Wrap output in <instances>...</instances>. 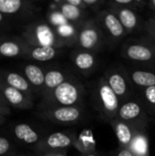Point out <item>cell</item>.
<instances>
[{
    "mask_svg": "<svg viewBox=\"0 0 155 156\" xmlns=\"http://www.w3.org/2000/svg\"><path fill=\"white\" fill-rule=\"evenodd\" d=\"M127 149L134 156H150L147 131L135 130L133 139Z\"/></svg>",
    "mask_w": 155,
    "mask_h": 156,
    "instance_id": "cell-24",
    "label": "cell"
},
{
    "mask_svg": "<svg viewBox=\"0 0 155 156\" xmlns=\"http://www.w3.org/2000/svg\"><path fill=\"white\" fill-rule=\"evenodd\" d=\"M21 37L32 47H54L63 48L68 46L59 37L55 27L43 19H36L23 26Z\"/></svg>",
    "mask_w": 155,
    "mask_h": 156,
    "instance_id": "cell-3",
    "label": "cell"
},
{
    "mask_svg": "<svg viewBox=\"0 0 155 156\" xmlns=\"http://www.w3.org/2000/svg\"><path fill=\"white\" fill-rule=\"evenodd\" d=\"M18 151V146L7 135H0V156H12Z\"/></svg>",
    "mask_w": 155,
    "mask_h": 156,
    "instance_id": "cell-27",
    "label": "cell"
},
{
    "mask_svg": "<svg viewBox=\"0 0 155 156\" xmlns=\"http://www.w3.org/2000/svg\"><path fill=\"white\" fill-rule=\"evenodd\" d=\"M70 60L75 69L83 76H89L97 67L96 54L79 48L70 52Z\"/></svg>",
    "mask_w": 155,
    "mask_h": 156,
    "instance_id": "cell-16",
    "label": "cell"
},
{
    "mask_svg": "<svg viewBox=\"0 0 155 156\" xmlns=\"http://www.w3.org/2000/svg\"><path fill=\"white\" fill-rule=\"evenodd\" d=\"M147 7L150 8L151 10H153V13H155V0H151L149 2H147Z\"/></svg>",
    "mask_w": 155,
    "mask_h": 156,
    "instance_id": "cell-36",
    "label": "cell"
},
{
    "mask_svg": "<svg viewBox=\"0 0 155 156\" xmlns=\"http://www.w3.org/2000/svg\"><path fill=\"white\" fill-rule=\"evenodd\" d=\"M83 2L87 11L94 14H97L100 10L104 9L103 5L107 6V1L103 0H83Z\"/></svg>",
    "mask_w": 155,
    "mask_h": 156,
    "instance_id": "cell-29",
    "label": "cell"
},
{
    "mask_svg": "<svg viewBox=\"0 0 155 156\" xmlns=\"http://www.w3.org/2000/svg\"><path fill=\"white\" fill-rule=\"evenodd\" d=\"M77 134L71 132H56L47 133L38 145L33 150L36 154L53 153V152H67L69 148L73 147Z\"/></svg>",
    "mask_w": 155,
    "mask_h": 156,
    "instance_id": "cell-11",
    "label": "cell"
},
{
    "mask_svg": "<svg viewBox=\"0 0 155 156\" xmlns=\"http://www.w3.org/2000/svg\"><path fill=\"white\" fill-rule=\"evenodd\" d=\"M122 56L129 60L136 62H155V45L150 42H129L122 46Z\"/></svg>",
    "mask_w": 155,
    "mask_h": 156,
    "instance_id": "cell-13",
    "label": "cell"
},
{
    "mask_svg": "<svg viewBox=\"0 0 155 156\" xmlns=\"http://www.w3.org/2000/svg\"><path fill=\"white\" fill-rule=\"evenodd\" d=\"M37 6L35 2L27 0H0V13L12 22L23 26L36 20Z\"/></svg>",
    "mask_w": 155,
    "mask_h": 156,
    "instance_id": "cell-6",
    "label": "cell"
},
{
    "mask_svg": "<svg viewBox=\"0 0 155 156\" xmlns=\"http://www.w3.org/2000/svg\"><path fill=\"white\" fill-rule=\"evenodd\" d=\"M11 23H13V22L7 16H5L2 13H0V29H2V28H5V29L7 28L11 25Z\"/></svg>",
    "mask_w": 155,
    "mask_h": 156,
    "instance_id": "cell-31",
    "label": "cell"
},
{
    "mask_svg": "<svg viewBox=\"0 0 155 156\" xmlns=\"http://www.w3.org/2000/svg\"><path fill=\"white\" fill-rule=\"evenodd\" d=\"M139 100L150 118L155 117V86L143 90Z\"/></svg>",
    "mask_w": 155,
    "mask_h": 156,
    "instance_id": "cell-26",
    "label": "cell"
},
{
    "mask_svg": "<svg viewBox=\"0 0 155 156\" xmlns=\"http://www.w3.org/2000/svg\"><path fill=\"white\" fill-rule=\"evenodd\" d=\"M115 156H116V155H115Z\"/></svg>",
    "mask_w": 155,
    "mask_h": 156,
    "instance_id": "cell-42",
    "label": "cell"
},
{
    "mask_svg": "<svg viewBox=\"0 0 155 156\" xmlns=\"http://www.w3.org/2000/svg\"><path fill=\"white\" fill-rule=\"evenodd\" d=\"M36 115L44 121L58 125H76L89 119L90 114L85 106L56 107L36 112Z\"/></svg>",
    "mask_w": 155,
    "mask_h": 156,
    "instance_id": "cell-5",
    "label": "cell"
},
{
    "mask_svg": "<svg viewBox=\"0 0 155 156\" xmlns=\"http://www.w3.org/2000/svg\"><path fill=\"white\" fill-rule=\"evenodd\" d=\"M75 74L69 69L60 68V67H53L45 70V84L43 94L41 96L44 97L51 90L58 87L60 84L73 77Z\"/></svg>",
    "mask_w": 155,
    "mask_h": 156,
    "instance_id": "cell-18",
    "label": "cell"
},
{
    "mask_svg": "<svg viewBox=\"0 0 155 156\" xmlns=\"http://www.w3.org/2000/svg\"><path fill=\"white\" fill-rule=\"evenodd\" d=\"M89 88L76 75L41 98L37 111L56 107L85 106Z\"/></svg>",
    "mask_w": 155,
    "mask_h": 156,
    "instance_id": "cell-1",
    "label": "cell"
},
{
    "mask_svg": "<svg viewBox=\"0 0 155 156\" xmlns=\"http://www.w3.org/2000/svg\"><path fill=\"white\" fill-rule=\"evenodd\" d=\"M129 79L133 87L142 91L144 89L155 86V72L143 69H128Z\"/></svg>",
    "mask_w": 155,
    "mask_h": 156,
    "instance_id": "cell-22",
    "label": "cell"
},
{
    "mask_svg": "<svg viewBox=\"0 0 155 156\" xmlns=\"http://www.w3.org/2000/svg\"><path fill=\"white\" fill-rule=\"evenodd\" d=\"M89 88V99L97 114L104 121L111 122L117 117L122 105L119 98L106 82L103 76L94 80Z\"/></svg>",
    "mask_w": 155,
    "mask_h": 156,
    "instance_id": "cell-2",
    "label": "cell"
},
{
    "mask_svg": "<svg viewBox=\"0 0 155 156\" xmlns=\"http://www.w3.org/2000/svg\"><path fill=\"white\" fill-rule=\"evenodd\" d=\"M12 156H37L35 153H22V152H16Z\"/></svg>",
    "mask_w": 155,
    "mask_h": 156,
    "instance_id": "cell-35",
    "label": "cell"
},
{
    "mask_svg": "<svg viewBox=\"0 0 155 156\" xmlns=\"http://www.w3.org/2000/svg\"><path fill=\"white\" fill-rule=\"evenodd\" d=\"M37 156H67V152H53V153L37 154Z\"/></svg>",
    "mask_w": 155,
    "mask_h": 156,
    "instance_id": "cell-34",
    "label": "cell"
},
{
    "mask_svg": "<svg viewBox=\"0 0 155 156\" xmlns=\"http://www.w3.org/2000/svg\"><path fill=\"white\" fill-rule=\"evenodd\" d=\"M152 17H153V18H155V13H153V16Z\"/></svg>",
    "mask_w": 155,
    "mask_h": 156,
    "instance_id": "cell-40",
    "label": "cell"
},
{
    "mask_svg": "<svg viewBox=\"0 0 155 156\" xmlns=\"http://www.w3.org/2000/svg\"><path fill=\"white\" fill-rule=\"evenodd\" d=\"M105 44H107L105 37L95 16L79 25L75 41L76 48L96 54L103 48Z\"/></svg>",
    "mask_w": 155,
    "mask_h": 156,
    "instance_id": "cell-4",
    "label": "cell"
},
{
    "mask_svg": "<svg viewBox=\"0 0 155 156\" xmlns=\"http://www.w3.org/2000/svg\"><path fill=\"white\" fill-rule=\"evenodd\" d=\"M48 133L34 127L27 122H13L8 126V135L17 146L34 150Z\"/></svg>",
    "mask_w": 155,
    "mask_h": 156,
    "instance_id": "cell-8",
    "label": "cell"
},
{
    "mask_svg": "<svg viewBox=\"0 0 155 156\" xmlns=\"http://www.w3.org/2000/svg\"><path fill=\"white\" fill-rule=\"evenodd\" d=\"M6 121V116H4V115H1L0 114V126H2Z\"/></svg>",
    "mask_w": 155,
    "mask_h": 156,
    "instance_id": "cell-39",
    "label": "cell"
},
{
    "mask_svg": "<svg viewBox=\"0 0 155 156\" xmlns=\"http://www.w3.org/2000/svg\"><path fill=\"white\" fill-rule=\"evenodd\" d=\"M22 75L33 89L34 94L42 96L45 84V69L37 64L28 63L21 67Z\"/></svg>",
    "mask_w": 155,
    "mask_h": 156,
    "instance_id": "cell-17",
    "label": "cell"
},
{
    "mask_svg": "<svg viewBox=\"0 0 155 156\" xmlns=\"http://www.w3.org/2000/svg\"><path fill=\"white\" fill-rule=\"evenodd\" d=\"M114 130L120 148H128L133 139L135 129L125 122L115 118L110 122Z\"/></svg>",
    "mask_w": 155,
    "mask_h": 156,
    "instance_id": "cell-23",
    "label": "cell"
},
{
    "mask_svg": "<svg viewBox=\"0 0 155 156\" xmlns=\"http://www.w3.org/2000/svg\"><path fill=\"white\" fill-rule=\"evenodd\" d=\"M58 11L62 15V16L70 24L74 26H79L85 20L89 19L90 17V12L84 9H81L79 7L69 5L66 3V1H61L58 5Z\"/></svg>",
    "mask_w": 155,
    "mask_h": 156,
    "instance_id": "cell-20",
    "label": "cell"
},
{
    "mask_svg": "<svg viewBox=\"0 0 155 156\" xmlns=\"http://www.w3.org/2000/svg\"><path fill=\"white\" fill-rule=\"evenodd\" d=\"M29 46L21 36L0 34V58H25Z\"/></svg>",
    "mask_w": 155,
    "mask_h": 156,
    "instance_id": "cell-12",
    "label": "cell"
},
{
    "mask_svg": "<svg viewBox=\"0 0 155 156\" xmlns=\"http://www.w3.org/2000/svg\"><path fill=\"white\" fill-rule=\"evenodd\" d=\"M116 156H134L129 149L127 148H120L118 151V154H116Z\"/></svg>",
    "mask_w": 155,
    "mask_h": 156,
    "instance_id": "cell-32",
    "label": "cell"
},
{
    "mask_svg": "<svg viewBox=\"0 0 155 156\" xmlns=\"http://www.w3.org/2000/svg\"><path fill=\"white\" fill-rule=\"evenodd\" d=\"M79 156H103L100 154H98L96 152H92V153H87V154H79Z\"/></svg>",
    "mask_w": 155,
    "mask_h": 156,
    "instance_id": "cell-38",
    "label": "cell"
},
{
    "mask_svg": "<svg viewBox=\"0 0 155 156\" xmlns=\"http://www.w3.org/2000/svg\"><path fill=\"white\" fill-rule=\"evenodd\" d=\"M0 105H2V106H8V107H10V106L8 105V103L6 102L5 99L4 98L3 94L1 93V91H0ZM10 108H11V107H10Z\"/></svg>",
    "mask_w": 155,
    "mask_h": 156,
    "instance_id": "cell-37",
    "label": "cell"
},
{
    "mask_svg": "<svg viewBox=\"0 0 155 156\" xmlns=\"http://www.w3.org/2000/svg\"><path fill=\"white\" fill-rule=\"evenodd\" d=\"M0 91L11 108L16 110H30L34 106V97L29 96L0 80Z\"/></svg>",
    "mask_w": 155,
    "mask_h": 156,
    "instance_id": "cell-15",
    "label": "cell"
},
{
    "mask_svg": "<svg viewBox=\"0 0 155 156\" xmlns=\"http://www.w3.org/2000/svg\"><path fill=\"white\" fill-rule=\"evenodd\" d=\"M73 147H75L80 154L96 152L95 142L90 131H83L79 135H78Z\"/></svg>",
    "mask_w": 155,
    "mask_h": 156,
    "instance_id": "cell-25",
    "label": "cell"
},
{
    "mask_svg": "<svg viewBox=\"0 0 155 156\" xmlns=\"http://www.w3.org/2000/svg\"><path fill=\"white\" fill-rule=\"evenodd\" d=\"M0 114L4 116H8L11 114V108L8 106H2L0 105Z\"/></svg>",
    "mask_w": 155,
    "mask_h": 156,
    "instance_id": "cell-33",
    "label": "cell"
},
{
    "mask_svg": "<svg viewBox=\"0 0 155 156\" xmlns=\"http://www.w3.org/2000/svg\"><path fill=\"white\" fill-rule=\"evenodd\" d=\"M144 30L148 36L150 42L155 45V18L150 17L144 23Z\"/></svg>",
    "mask_w": 155,
    "mask_h": 156,
    "instance_id": "cell-30",
    "label": "cell"
},
{
    "mask_svg": "<svg viewBox=\"0 0 155 156\" xmlns=\"http://www.w3.org/2000/svg\"><path fill=\"white\" fill-rule=\"evenodd\" d=\"M107 8L110 9L118 16L119 20L121 21V23L122 24L123 27L125 28L128 34L139 30L142 25L144 27L145 22L142 23L141 16L138 14V12L134 10L116 5L111 1H107Z\"/></svg>",
    "mask_w": 155,
    "mask_h": 156,
    "instance_id": "cell-14",
    "label": "cell"
},
{
    "mask_svg": "<svg viewBox=\"0 0 155 156\" xmlns=\"http://www.w3.org/2000/svg\"><path fill=\"white\" fill-rule=\"evenodd\" d=\"M64 48H58L54 47H32L29 48L25 57L26 59H31L39 62H46L55 59L61 56Z\"/></svg>",
    "mask_w": 155,
    "mask_h": 156,
    "instance_id": "cell-21",
    "label": "cell"
},
{
    "mask_svg": "<svg viewBox=\"0 0 155 156\" xmlns=\"http://www.w3.org/2000/svg\"><path fill=\"white\" fill-rule=\"evenodd\" d=\"M106 82L119 98L121 103L133 100V85L131 82L127 70L122 68H109L103 75Z\"/></svg>",
    "mask_w": 155,
    "mask_h": 156,
    "instance_id": "cell-7",
    "label": "cell"
},
{
    "mask_svg": "<svg viewBox=\"0 0 155 156\" xmlns=\"http://www.w3.org/2000/svg\"><path fill=\"white\" fill-rule=\"evenodd\" d=\"M0 80H2L6 85L15 88L29 96L34 97V91L26 79L16 71L7 70V69H0Z\"/></svg>",
    "mask_w": 155,
    "mask_h": 156,
    "instance_id": "cell-19",
    "label": "cell"
},
{
    "mask_svg": "<svg viewBox=\"0 0 155 156\" xmlns=\"http://www.w3.org/2000/svg\"><path fill=\"white\" fill-rule=\"evenodd\" d=\"M1 33H2V32H0V34H1Z\"/></svg>",
    "mask_w": 155,
    "mask_h": 156,
    "instance_id": "cell-41",
    "label": "cell"
},
{
    "mask_svg": "<svg viewBox=\"0 0 155 156\" xmlns=\"http://www.w3.org/2000/svg\"><path fill=\"white\" fill-rule=\"evenodd\" d=\"M94 16L102 30L108 45H116L128 35L118 16L110 9L104 8L95 14Z\"/></svg>",
    "mask_w": 155,
    "mask_h": 156,
    "instance_id": "cell-9",
    "label": "cell"
},
{
    "mask_svg": "<svg viewBox=\"0 0 155 156\" xmlns=\"http://www.w3.org/2000/svg\"><path fill=\"white\" fill-rule=\"evenodd\" d=\"M116 118L125 122L135 130L147 131L150 117L140 100L135 98L121 105Z\"/></svg>",
    "mask_w": 155,
    "mask_h": 156,
    "instance_id": "cell-10",
    "label": "cell"
},
{
    "mask_svg": "<svg viewBox=\"0 0 155 156\" xmlns=\"http://www.w3.org/2000/svg\"><path fill=\"white\" fill-rule=\"evenodd\" d=\"M111 2L116 5L126 7L136 12L147 8V1L144 0H113Z\"/></svg>",
    "mask_w": 155,
    "mask_h": 156,
    "instance_id": "cell-28",
    "label": "cell"
}]
</instances>
